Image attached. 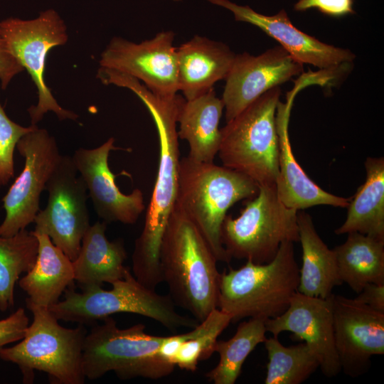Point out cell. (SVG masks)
<instances>
[{
	"instance_id": "1",
	"label": "cell",
	"mask_w": 384,
	"mask_h": 384,
	"mask_svg": "<svg viewBox=\"0 0 384 384\" xmlns=\"http://www.w3.org/2000/svg\"><path fill=\"white\" fill-rule=\"evenodd\" d=\"M129 89L148 109L159 136V163L156 179L143 230L135 240L132 257L133 275L146 287L155 289L163 282L160 248L177 196L181 159L176 124L179 110L185 99L177 95L172 97H159L139 81L133 82Z\"/></svg>"
},
{
	"instance_id": "2",
	"label": "cell",
	"mask_w": 384,
	"mask_h": 384,
	"mask_svg": "<svg viewBox=\"0 0 384 384\" xmlns=\"http://www.w3.org/2000/svg\"><path fill=\"white\" fill-rule=\"evenodd\" d=\"M217 262L196 225L175 205L161 244V276L174 304L198 322L218 308Z\"/></svg>"
},
{
	"instance_id": "3",
	"label": "cell",
	"mask_w": 384,
	"mask_h": 384,
	"mask_svg": "<svg viewBox=\"0 0 384 384\" xmlns=\"http://www.w3.org/2000/svg\"><path fill=\"white\" fill-rule=\"evenodd\" d=\"M258 189L243 174L187 156L179 161L175 205L196 225L218 262L229 263L232 259L220 239L227 211L238 201L254 198Z\"/></svg>"
},
{
	"instance_id": "4",
	"label": "cell",
	"mask_w": 384,
	"mask_h": 384,
	"mask_svg": "<svg viewBox=\"0 0 384 384\" xmlns=\"http://www.w3.org/2000/svg\"><path fill=\"white\" fill-rule=\"evenodd\" d=\"M293 242H283L269 262L245 265L220 273L218 308L231 322L245 318L265 320L282 314L297 292L299 269Z\"/></svg>"
},
{
	"instance_id": "5",
	"label": "cell",
	"mask_w": 384,
	"mask_h": 384,
	"mask_svg": "<svg viewBox=\"0 0 384 384\" xmlns=\"http://www.w3.org/2000/svg\"><path fill=\"white\" fill-rule=\"evenodd\" d=\"M33 314L24 337L11 347L0 348V358L16 364L23 383H32L34 370L46 373L53 383L83 384L82 348L87 333L85 325L65 328L48 308L26 299Z\"/></svg>"
},
{
	"instance_id": "6",
	"label": "cell",
	"mask_w": 384,
	"mask_h": 384,
	"mask_svg": "<svg viewBox=\"0 0 384 384\" xmlns=\"http://www.w3.org/2000/svg\"><path fill=\"white\" fill-rule=\"evenodd\" d=\"M112 288L96 287L78 292L68 288L63 299L48 308L58 321L94 324L111 315L132 313L154 319L173 333L181 327L193 328L198 321L178 314L169 295L156 293L133 275L128 267L122 279L111 284Z\"/></svg>"
},
{
	"instance_id": "7",
	"label": "cell",
	"mask_w": 384,
	"mask_h": 384,
	"mask_svg": "<svg viewBox=\"0 0 384 384\" xmlns=\"http://www.w3.org/2000/svg\"><path fill=\"white\" fill-rule=\"evenodd\" d=\"M280 95L279 87L268 90L220 129L218 154L223 166L258 186L276 183L279 173L276 112Z\"/></svg>"
},
{
	"instance_id": "8",
	"label": "cell",
	"mask_w": 384,
	"mask_h": 384,
	"mask_svg": "<svg viewBox=\"0 0 384 384\" xmlns=\"http://www.w3.org/2000/svg\"><path fill=\"white\" fill-rule=\"evenodd\" d=\"M145 328L139 323L120 329L111 316L104 319L102 324H93L82 348L85 378L97 380L110 371L124 380L169 375L176 366L156 353L165 336L148 334Z\"/></svg>"
},
{
	"instance_id": "9",
	"label": "cell",
	"mask_w": 384,
	"mask_h": 384,
	"mask_svg": "<svg viewBox=\"0 0 384 384\" xmlns=\"http://www.w3.org/2000/svg\"><path fill=\"white\" fill-rule=\"evenodd\" d=\"M258 187L238 217L225 216L220 239L231 259L265 264L274 257L283 242H299L298 210L279 200L276 183Z\"/></svg>"
},
{
	"instance_id": "10",
	"label": "cell",
	"mask_w": 384,
	"mask_h": 384,
	"mask_svg": "<svg viewBox=\"0 0 384 384\" xmlns=\"http://www.w3.org/2000/svg\"><path fill=\"white\" fill-rule=\"evenodd\" d=\"M0 36L36 85L38 102L28 109L31 124L37 125L48 112L55 113L59 120H76L78 115L58 103L45 80L49 51L68 40L67 26L60 15L48 9L34 19H4L0 21Z\"/></svg>"
},
{
	"instance_id": "11",
	"label": "cell",
	"mask_w": 384,
	"mask_h": 384,
	"mask_svg": "<svg viewBox=\"0 0 384 384\" xmlns=\"http://www.w3.org/2000/svg\"><path fill=\"white\" fill-rule=\"evenodd\" d=\"M78 173L73 157L62 155L46 183L48 203L37 213L33 230L47 235L72 262L78 257L82 239L90 225L87 190Z\"/></svg>"
},
{
	"instance_id": "12",
	"label": "cell",
	"mask_w": 384,
	"mask_h": 384,
	"mask_svg": "<svg viewBox=\"0 0 384 384\" xmlns=\"http://www.w3.org/2000/svg\"><path fill=\"white\" fill-rule=\"evenodd\" d=\"M16 149L24 166L2 198L6 213L0 224L2 237L14 236L34 222L41 194L62 156L54 137L38 126L20 139Z\"/></svg>"
},
{
	"instance_id": "13",
	"label": "cell",
	"mask_w": 384,
	"mask_h": 384,
	"mask_svg": "<svg viewBox=\"0 0 384 384\" xmlns=\"http://www.w3.org/2000/svg\"><path fill=\"white\" fill-rule=\"evenodd\" d=\"M174 36L163 31L138 43L113 37L100 55V68L130 75L159 97H174L178 91Z\"/></svg>"
},
{
	"instance_id": "14",
	"label": "cell",
	"mask_w": 384,
	"mask_h": 384,
	"mask_svg": "<svg viewBox=\"0 0 384 384\" xmlns=\"http://www.w3.org/2000/svg\"><path fill=\"white\" fill-rule=\"evenodd\" d=\"M303 65L282 46L258 55L235 54L222 97L226 122L268 90L302 73Z\"/></svg>"
},
{
	"instance_id": "15",
	"label": "cell",
	"mask_w": 384,
	"mask_h": 384,
	"mask_svg": "<svg viewBox=\"0 0 384 384\" xmlns=\"http://www.w3.org/2000/svg\"><path fill=\"white\" fill-rule=\"evenodd\" d=\"M333 317L341 369L352 377L364 373L370 358L384 353V313L333 294Z\"/></svg>"
},
{
	"instance_id": "16",
	"label": "cell",
	"mask_w": 384,
	"mask_h": 384,
	"mask_svg": "<svg viewBox=\"0 0 384 384\" xmlns=\"http://www.w3.org/2000/svg\"><path fill=\"white\" fill-rule=\"evenodd\" d=\"M265 327L274 337L289 331L304 341L315 354L325 376H336L341 370L334 340L333 293L320 298L297 292L287 309L278 316L267 319Z\"/></svg>"
},
{
	"instance_id": "17",
	"label": "cell",
	"mask_w": 384,
	"mask_h": 384,
	"mask_svg": "<svg viewBox=\"0 0 384 384\" xmlns=\"http://www.w3.org/2000/svg\"><path fill=\"white\" fill-rule=\"evenodd\" d=\"M114 143L110 137L98 147L78 149L72 157L97 215L106 223L134 224L145 209L144 196L138 188L124 194L117 186L108 164L110 151L119 149Z\"/></svg>"
},
{
	"instance_id": "18",
	"label": "cell",
	"mask_w": 384,
	"mask_h": 384,
	"mask_svg": "<svg viewBox=\"0 0 384 384\" xmlns=\"http://www.w3.org/2000/svg\"><path fill=\"white\" fill-rule=\"evenodd\" d=\"M230 10L238 21L251 23L274 38L295 60L324 70H335L351 63L356 55L348 49L321 42L295 27L285 10L266 16L248 6H240L229 0H207Z\"/></svg>"
},
{
	"instance_id": "19",
	"label": "cell",
	"mask_w": 384,
	"mask_h": 384,
	"mask_svg": "<svg viewBox=\"0 0 384 384\" xmlns=\"http://www.w3.org/2000/svg\"><path fill=\"white\" fill-rule=\"evenodd\" d=\"M291 102H279L276 115L279 137V173L276 188L279 200L287 207L297 210L328 205L347 208L351 198L335 196L324 191L304 171L297 161L289 142L288 124Z\"/></svg>"
},
{
	"instance_id": "20",
	"label": "cell",
	"mask_w": 384,
	"mask_h": 384,
	"mask_svg": "<svg viewBox=\"0 0 384 384\" xmlns=\"http://www.w3.org/2000/svg\"><path fill=\"white\" fill-rule=\"evenodd\" d=\"M178 86L186 100H193L225 80L235 54L225 43L195 36L176 47Z\"/></svg>"
},
{
	"instance_id": "21",
	"label": "cell",
	"mask_w": 384,
	"mask_h": 384,
	"mask_svg": "<svg viewBox=\"0 0 384 384\" xmlns=\"http://www.w3.org/2000/svg\"><path fill=\"white\" fill-rule=\"evenodd\" d=\"M107 223L97 221L85 233L78 257L73 261L74 279L81 289L102 287L122 279L128 267L124 265L127 252L122 239L110 241Z\"/></svg>"
},
{
	"instance_id": "22",
	"label": "cell",
	"mask_w": 384,
	"mask_h": 384,
	"mask_svg": "<svg viewBox=\"0 0 384 384\" xmlns=\"http://www.w3.org/2000/svg\"><path fill=\"white\" fill-rule=\"evenodd\" d=\"M223 109L224 103L216 96L213 87L182 103L178 115L177 133L179 138L188 142V156L192 160L213 163L220 144L218 125Z\"/></svg>"
},
{
	"instance_id": "23",
	"label": "cell",
	"mask_w": 384,
	"mask_h": 384,
	"mask_svg": "<svg viewBox=\"0 0 384 384\" xmlns=\"http://www.w3.org/2000/svg\"><path fill=\"white\" fill-rule=\"evenodd\" d=\"M33 234L38 241V255L32 268L18 283L28 295L26 299L49 308L60 301L68 288L74 287L73 262L47 235Z\"/></svg>"
},
{
	"instance_id": "24",
	"label": "cell",
	"mask_w": 384,
	"mask_h": 384,
	"mask_svg": "<svg viewBox=\"0 0 384 384\" xmlns=\"http://www.w3.org/2000/svg\"><path fill=\"white\" fill-rule=\"evenodd\" d=\"M299 237L302 249L297 292L304 295L327 298L334 287L341 285L335 254L318 235L311 215L297 212Z\"/></svg>"
},
{
	"instance_id": "25",
	"label": "cell",
	"mask_w": 384,
	"mask_h": 384,
	"mask_svg": "<svg viewBox=\"0 0 384 384\" xmlns=\"http://www.w3.org/2000/svg\"><path fill=\"white\" fill-rule=\"evenodd\" d=\"M366 179L351 198L344 223L336 235L357 232L384 240V159L368 157Z\"/></svg>"
},
{
	"instance_id": "26",
	"label": "cell",
	"mask_w": 384,
	"mask_h": 384,
	"mask_svg": "<svg viewBox=\"0 0 384 384\" xmlns=\"http://www.w3.org/2000/svg\"><path fill=\"white\" fill-rule=\"evenodd\" d=\"M333 250L341 281L356 293L369 283L384 284V240L352 232Z\"/></svg>"
},
{
	"instance_id": "27",
	"label": "cell",
	"mask_w": 384,
	"mask_h": 384,
	"mask_svg": "<svg viewBox=\"0 0 384 384\" xmlns=\"http://www.w3.org/2000/svg\"><path fill=\"white\" fill-rule=\"evenodd\" d=\"M265 321L262 318H249L238 325L232 338L218 340L214 351L218 353L219 361L206 377L215 384H234L247 356L267 338Z\"/></svg>"
},
{
	"instance_id": "28",
	"label": "cell",
	"mask_w": 384,
	"mask_h": 384,
	"mask_svg": "<svg viewBox=\"0 0 384 384\" xmlns=\"http://www.w3.org/2000/svg\"><path fill=\"white\" fill-rule=\"evenodd\" d=\"M38 251V241L33 231L24 229L11 237L0 236V311L14 306L16 283L32 268Z\"/></svg>"
},
{
	"instance_id": "29",
	"label": "cell",
	"mask_w": 384,
	"mask_h": 384,
	"mask_svg": "<svg viewBox=\"0 0 384 384\" xmlns=\"http://www.w3.org/2000/svg\"><path fill=\"white\" fill-rule=\"evenodd\" d=\"M264 343L268 358L265 384H299L319 368L317 358L305 342L284 346L273 336Z\"/></svg>"
},
{
	"instance_id": "30",
	"label": "cell",
	"mask_w": 384,
	"mask_h": 384,
	"mask_svg": "<svg viewBox=\"0 0 384 384\" xmlns=\"http://www.w3.org/2000/svg\"><path fill=\"white\" fill-rule=\"evenodd\" d=\"M231 323L229 314L216 308L193 328L191 336L181 346L175 358L179 368L196 371L200 361L208 359L215 352L218 337Z\"/></svg>"
},
{
	"instance_id": "31",
	"label": "cell",
	"mask_w": 384,
	"mask_h": 384,
	"mask_svg": "<svg viewBox=\"0 0 384 384\" xmlns=\"http://www.w3.org/2000/svg\"><path fill=\"white\" fill-rule=\"evenodd\" d=\"M37 125L23 127L12 121L0 102V187L14 176V151L20 139Z\"/></svg>"
},
{
	"instance_id": "32",
	"label": "cell",
	"mask_w": 384,
	"mask_h": 384,
	"mask_svg": "<svg viewBox=\"0 0 384 384\" xmlns=\"http://www.w3.org/2000/svg\"><path fill=\"white\" fill-rule=\"evenodd\" d=\"M29 325V319L22 307L5 319H0V348L21 340Z\"/></svg>"
},
{
	"instance_id": "33",
	"label": "cell",
	"mask_w": 384,
	"mask_h": 384,
	"mask_svg": "<svg viewBox=\"0 0 384 384\" xmlns=\"http://www.w3.org/2000/svg\"><path fill=\"white\" fill-rule=\"evenodd\" d=\"M294 9L298 11L314 9L326 16L334 18L355 14L353 0H299Z\"/></svg>"
},
{
	"instance_id": "34",
	"label": "cell",
	"mask_w": 384,
	"mask_h": 384,
	"mask_svg": "<svg viewBox=\"0 0 384 384\" xmlns=\"http://www.w3.org/2000/svg\"><path fill=\"white\" fill-rule=\"evenodd\" d=\"M24 71V68L9 49L5 41L0 36V83L6 90L13 78Z\"/></svg>"
},
{
	"instance_id": "35",
	"label": "cell",
	"mask_w": 384,
	"mask_h": 384,
	"mask_svg": "<svg viewBox=\"0 0 384 384\" xmlns=\"http://www.w3.org/2000/svg\"><path fill=\"white\" fill-rule=\"evenodd\" d=\"M354 299L375 310L384 313V284L369 283Z\"/></svg>"
},
{
	"instance_id": "36",
	"label": "cell",
	"mask_w": 384,
	"mask_h": 384,
	"mask_svg": "<svg viewBox=\"0 0 384 384\" xmlns=\"http://www.w3.org/2000/svg\"><path fill=\"white\" fill-rule=\"evenodd\" d=\"M173 1H181V0H173Z\"/></svg>"
}]
</instances>
